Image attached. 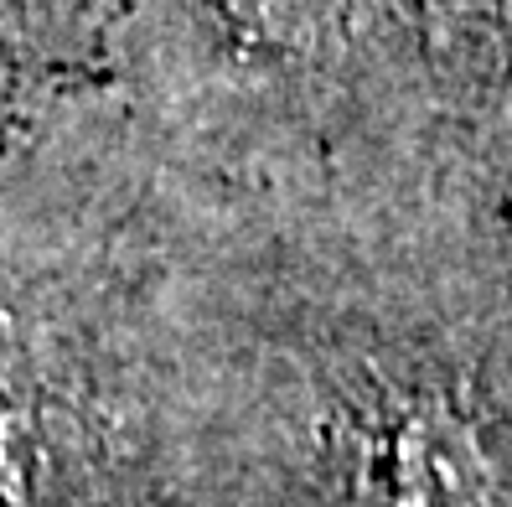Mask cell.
<instances>
[{
	"mask_svg": "<svg viewBox=\"0 0 512 507\" xmlns=\"http://www.w3.org/2000/svg\"><path fill=\"white\" fill-rule=\"evenodd\" d=\"M331 507H507V476L456 394L409 383L352 414Z\"/></svg>",
	"mask_w": 512,
	"mask_h": 507,
	"instance_id": "1",
	"label": "cell"
},
{
	"mask_svg": "<svg viewBox=\"0 0 512 507\" xmlns=\"http://www.w3.org/2000/svg\"><path fill=\"white\" fill-rule=\"evenodd\" d=\"M238 11H249V21H280V11H300V0H233Z\"/></svg>",
	"mask_w": 512,
	"mask_h": 507,
	"instance_id": "2",
	"label": "cell"
}]
</instances>
